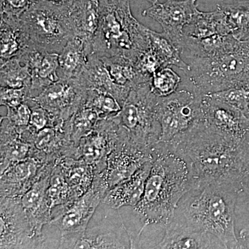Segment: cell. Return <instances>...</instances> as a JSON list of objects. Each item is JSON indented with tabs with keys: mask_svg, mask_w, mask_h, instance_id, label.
<instances>
[{
	"mask_svg": "<svg viewBox=\"0 0 249 249\" xmlns=\"http://www.w3.org/2000/svg\"><path fill=\"white\" fill-rule=\"evenodd\" d=\"M240 249H249V227L244 228L239 232Z\"/></svg>",
	"mask_w": 249,
	"mask_h": 249,
	"instance_id": "obj_45",
	"label": "cell"
},
{
	"mask_svg": "<svg viewBox=\"0 0 249 249\" xmlns=\"http://www.w3.org/2000/svg\"><path fill=\"white\" fill-rule=\"evenodd\" d=\"M217 34L227 35L224 33L222 16L217 9L212 12L199 11L183 31V36L196 39L205 38Z\"/></svg>",
	"mask_w": 249,
	"mask_h": 249,
	"instance_id": "obj_32",
	"label": "cell"
},
{
	"mask_svg": "<svg viewBox=\"0 0 249 249\" xmlns=\"http://www.w3.org/2000/svg\"><path fill=\"white\" fill-rule=\"evenodd\" d=\"M181 77L168 67H162L154 73L150 80L152 92L158 97H165L178 91Z\"/></svg>",
	"mask_w": 249,
	"mask_h": 249,
	"instance_id": "obj_38",
	"label": "cell"
},
{
	"mask_svg": "<svg viewBox=\"0 0 249 249\" xmlns=\"http://www.w3.org/2000/svg\"><path fill=\"white\" fill-rule=\"evenodd\" d=\"M100 58L107 69L112 83L126 92L129 93L137 85L151 80L142 74L129 59L122 56Z\"/></svg>",
	"mask_w": 249,
	"mask_h": 249,
	"instance_id": "obj_29",
	"label": "cell"
},
{
	"mask_svg": "<svg viewBox=\"0 0 249 249\" xmlns=\"http://www.w3.org/2000/svg\"><path fill=\"white\" fill-rule=\"evenodd\" d=\"M200 120L216 133L235 140L245 141L249 130L248 117L209 94L201 96Z\"/></svg>",
	"mask_w": 249,
	"mask_h": 249,
	"instance_id": "obj_12",
	"label": "cell"
},
{
	"mask_svg": "<svg viewBox=\"0 0 249 249\" xmlns=\"http://www.w3.org/2000/svg\"><path fill=\"white\" fill-rule=\"evenodd\" d=\"M54 166L55 165L47 168L30 189L19 198L31 223L40 232H42L44 226L49 224L52 220L53 209L47 196V189Z\"/></svg>",
	"mask_w": 249,
	"mask_h": 249,
	"instance_id": "obj_21",
	"label": "cell"
},
{
	"mask_svg": "<svg viewBox=\"0 0 249 249\" xmlns=\"http://www.w3.org/2000/svg\"><path fill=\"white\" fill-rule=\"evenodd\" d=\"M99 115L91 108L84 107L78 111L65 123V128L70 142L78 146L83 137H86L101 120Z\"/></svg>",
	"mask_w": 249,
	"mask_h": 249,
	"instance_id": "obj_33",
	"label": "cell"
},
{
	"mask_svg": "<svg viewBox=\"0 0 249 249\" xmlns=\"http://www.w3.org/2000/svg\"><path fill=\"white\" fill-rule=\"evenodd\" d=\"M249 119V130L248 132H247V137H246L245 141L246 142H247V144H248L249 146V116L248 117Z\"/></svg>",
	"mask_w": 249,
	"mask_h": 249,
	"instance_id": "obj_47",
	"label": "cell"
},
{
	"mask_svg": "<svg viewBox=\"0 0 249 249\" xmlns=\"http://www.w3.org/2000/svg\"><path fill=\"white\" fill-rule=\"evenodd\" d=\"M119 137V124L114 116L101 119L95 128L80 140L77 146L78 158L91 165L95 173H103Z\"/></svg>",
	"mask_w": 249,
	"mask_h": 249,
	"instance_id": "obj_13",
	"label": "cell"
},
{
	"mask_svg": "<svg viewBox=\"0 0 249 249\" xmlns=\"http://www.w3.org/2000/svg\"><path fill=\"white\" fill-rule=\"evenodd\" d=\"M165 229L163 239L154 249H226L216 236L192 230L174 221Z\"/></svg>",
	"mask_w": 249,
	"mask_h": 249,
	"instance_id": "obj_20",
	"label": "cell"
},
{
	"mask_svg": "<svg viewBox=\"0 0 249 249\" xmlns=\"http://www.w3.org/2000/svg\"><path fill=\"white\" fill-rule=\"evenodd\" d=\"M109 191L102 174H96L92 186L84 195L69 204L57 206L49 224L60 231L61 237L78 235L87 230L90 219Z\"/></svg>",
	"mask_w": 249,
	"mask_h": 249,
	"instance_id": "obj_10",
	"label": "cell"
},
{
	"mask_svg": "<svg viewBox=\"0 0 249 249\" xmlns=\"http://www.w3.org/2000/svg\"><path fill=\"white\" fill-rule=\"evenodd\" d=\"M188 60L189 69L185 73L192 88L201 94L249 82V41H240L233 51L224 55Z\"/></svg>",
	"mask_w": 249,
	"mask_h": 249,
	"instance_id": "obj_6",
	"label": "cell"
},
{
	"mask_svg": "<svg viewBox=\"0 0 249 249\" xmlns=\"http://www.w3.org/2000/svg\"><path fill=\"white\" fill-rule=\"evenodd\" d=\"M165 143L186 162L193 188L224 181L242 182L249 176V146L246 141L216 133L201 120Z\"/></svg>",
	"mask_w": 249,
	"mask_h": 249,
	"instance_id": "obj_1",
	"label": "cell"
},
{
	"mask_svg": "<svg viewBox=\"0 0 249 249\" xmlns=\"http://www.w3.org/2000/svg\"><path fill=\"white\" fill-rule=\"evenodd\" d=\"M77 78L82 80L89 89L93 88L111 93L122 107L128 96L129 93L112 83L102 60L95 54L89 55L86 67Z\"/></svg>",
	"mask_w": 249,
	"mask_h": 249,
	"instance_id": "obj_27",
	"label": "cell"
},
{
	"mask_svg": "<svg viewBox=\"0 0 249 249\" xmlns=\"http://www.w3.org/2000/svg\"><path fill=\"white\" fill-rule=\"evenodd\" d=\"M29 99V90L27 88H1L0 105L6 108H16L27 102Z\"/></svg>",
	"mask_w": 249,
	"mask_h": 249,
	"instance_id": "obj_41",
	"label": "cell"
},
{
	"mask_svg": "<svg viewBox=\"0 0 249 249\" xmlns=\"http://www.w3.org/2000/svg\"><path fill=\"white\" fill-rule=\"evenodd\" d=\"M243 210L249 213V176L244 178L241 183V189L236 204L235 213Z\"/></svg>",
	"mask_w": 249,
	"mask_h": 249,
	"instance_id": "obj_44",
	"label": "cell"
},
{
	"mask_svg": "<svg viewBox=\"0 0 249 249\" xmlns=\"http://www.w3.org/2000/svg\"><path fill=\"white\" fill-rule=\"evenodd\" d=\"M211 97L235 108L244 115L249 116V82L240 83L229 89L208 93Z\"/></svg>",
	"mask_w": 249,
	"mask_h": 249,
	"instance_id": "obj_37",
	"label": "cell"
},
{
	"mask_svg": "<svg viewBox=\"0 0 249 249\" xmlns=\"http://www.w3.org/2000/svg\"><path fill=\"white\" fill-rule=\"evenodd\" d=\"M152 160L151 154L119 137L115 146L108 156L106 169L101 174L109 190L130 178L146 162Z\"/></svg>",
	"mask_w": 249,
	"mask_h": 249,
	"instance_id": "obj_16",
	"label": "cell"
},
{
	"mask_svg": "<svg viewBox=\"0 0 249 249\" xmlns=\"http://www.w3.org/2000/svg\"><path fill=\"white\" fill-rule=\"evenodd\" d=\"M7 118L12 124L19 128H27L30 123L31 108L28 102L22 103L16 108H6Z\"/></svg>",
	"mask_w": 249,
	"mask_h": 249,
	"instance_id": "obj_42",
	"label": "cell"
},
{
	"mask_svg": "<svg viewBox=\"0 0 249 249\" xmlns=\"http://www.w3.org/2000/svg\"><path fill=\"white\" fill-rule=\"evenodd\" d=\"M59 249H131V241L123 221H103L82 233L61 237Z\"/></svg>",
	"mask_w": 249,
	"mask_h": 249,
	"instance_id": "obj_14",
	"label": "cell"
},
{
	"mask_svg": "<svg viewBox=\"0 0 249 249\" xmlns=\"http://www.w3.org/2000/svg\"><path fill=\"white\" fill-rule=\"evenodd\" d=\"M147 29L132 16L129 0H101L93 53L100 58L122 56L135 63L150 46Z\"/></svg>",
	"mask_w": 249,
	"mask_h": 249,
	"instance_id": "obj_4",
	"label": "cell"
},
{
	"mask_svg": "<svg viewBox=\"0 0 249 249\" xmlns=\"http://www.w3.org/2000/svg\"><path fill=\"white\" fill-rule=\"evenodd\" d=\"M93 53L92 45L75 36L68 41L58 55V75L60 79L76 78L88 64Z\"/></svg>",
	"mask_w": 249,
	"mask_h": 249,
	"instance_id": "obj_25",
	"label": "cell"
},
{
	"mask_svg": "<svg viewBox=\"0 0 249 249\" xmlns=\"http://www.w3.org/2000/svg\"><path fill=\"white\" fill-rule=\"evenodd\" d=\"M152 166L141 201L133 207L139 234L150 225L165 229L173 220L178 203L194 186L186 162L159 142L152 152Z\"/></svg>",
	"mask_w": 249,
	"mask_h": 249,
	"instance_id": "obj_2",
	"label": "cell"
},
{
	"mask_svg": "<svg viewBox=\"0 0 249 249\" xmlns=\"http://www.w3.org/2000/svg\"><path fill=\"white\" fill-rule=\"evenodd\" d=\"M149 1H151V2L155 4V3L157 2V0H149Z\"/></svg>",
	"mask_w": 249,
	"mask_h": 249,
	"instance_id": "obj_48",
	"label": "cell"
},
{
	"mask_svg": "<svg viewBox=\"0 0 249 249\" xmlns=\"http://www.w3.org/2000/svg\"><path fill=\"white\" fill-rule=\"evenodd\" d=\"M31 84L29 67L19 58L11 59L0 65L1 88H27L29 90Z\"/></svg>",
	"mask_w": 249,
	"mask_h": 249,
	"instance_id": "obj_34",
	"label": "cell"
},
{
	"mask_svg": "<svg viewBox=\"0 0 249 249\" xmlns=\"http://www.w3.org/2000/svg\"><path fill=\"white\" fill-rule=\"evenodd\" d=\"M224 33L240 41H249V1L217 5Z\"/></svg>",
	"mask_w": 249,
	"mask_h": 249,
	"instance_id": "obj_30",
	"label": "cell"
},
{
	"mask_svg": "<svg viewBox=\"0 0 249 249\" xmlns=\"http://www.w3.org/2000/svg\"><path fill=\"white\" fill-rule=\"evenodd\" d=\"M100 1L74 0L70 9V22L75 36H79L91 45L99 22Z\"/></svg>",
	"mask_w": 249,
	"mask_h": 249,
	"instance_id": "obj_26",
	"label": "cell"
},
{
	"mask_svg": "<svg viewBox=\"0 0 249 249\" xmlns=\"http://www.w3.org/2000/svg\"><path fill=\"white\" fill-rule=\"evenodd\" d=\"M196 1V0H167L163 3L157 2L144 10L142 15L160 23L163 32L180 46L185 28L199 12Z\"/></svg>",
	"mask_w": 249,
	"mask_h": 249,
	"instance_id": "obj_15",
	"label": "cell"
},
{
	"mask_svg": "<svg viewBox=\"0 0 249 249\" xmlns=\"http://www.w3.org/2000/svg\"><path fill=\"white\" fill-rule=\"evenodd\" d=\"M67 6L37 0L20 17L34 47L59 53L75 34Z\"/></svg>",
	"mask_w": 249,
	"mask_h": 249,
	"instance_id": "obj_7",
	"label": "cell"
},
{
	"mask_svg": "<svg viewBox=\"0 0 249 249\" xmlns=\"http://www.w3.org/2000/svg\"><path fill=\"white\" fill-rule=\"evenodd\" d=\"M34 134L28 127L19 128L1 116L0 174L10 165L31 157Z\"/></svg>",
	"mask_w": 249,
	"mask_h": 249,
	"instance_id": "obj_18",
	"label": "cell"
},
{
	"mask_svg": "<svg viewBox=\"0 0 249 249\" xmlns=\"http://www.w3.org/2000/svg\"><path fill=\"white\" fill-rule=\"evenodd\" d=\"M96 111L101 119L117 115L122 109L120 103L111 93L90 88L85 106Z\"/></svg>",
	"mask_w": 249,
	"mask_h": 249,
	"instance_id": "obj_36",
	"label": "cell"
},
{
	"mask_svg": "<svg viewBox=\"0 0 249 249\" xmlns=\"http://www.w3.org/2000/svg\"><path fill=\"white\" fill-rule=\"evenodd\" d=\"M150 80L131 90L120 112L114 118L122 140L152 155L154 147L160 142L161 129L157 112L160 97L152 92Z\"/></svg>",
	"mask_w": 249,
	"mask_h": 249,
	"instance_id": "obj_5",
	"label": "cell"
},
{
	"mask_svg": "<svg viewBox=\"0 0 249 249\" xmlns=\"http://www.w3.org/2000/svg\"><path fill=\"white\" fill-rule=\"evenodd\" d=\"M58 55L59 53L32 47L19 57L21 61L27 64L30 71L29 98L38 96L42 90L60 79Z\"/></svg>",
	"mask_w": 249,
	"mask_h": 249,
	"instance_id": "obj_19",
	"label": "cell"
},
{
	"mask_svg": "<svg viewBox=\"0 0 249 249\" xmlns=\"http://www.w3.org/2000/svg\"><path fill=\"white\" fill-rule=\"evenodd\" d=\"M31 4L32 0H1V16L19 18Z\"/></svg>",
	"mask_w": 249,
	"mask_h": 249,
	"instance_id": "obj_43",
	"label": "cell"
},
{
	"mask_svg": "<svg viewBox=\"0 0 249 249\" xmlns=\"http://www.w3.org/2000/svg\"><path fill=\"white\" fill-rule=\"evenodd\" d=\"M45 237L33 225L19 198L0 197V249H42Z\"/></svg>",
	"mask_w": 249,
	"mask_h": 249,
	"instance_id": "obj_9",
	"label": "cell"
},
{
	"mask_svg": "<svg viewBox=\"0 0 249 249\" xmlns=\"http://www.w3.org/2000/svg\"><path fill=\"white\" fill-rule=\"evenodd\" d=\"M36 1H37V0H32V3ZM43 1H49V2L53 3L54 4L60 5V6L71 7L74 0H43Z\"/></svg>",
	"mask_w": 249,
	"mask_h": 249,
	"instance_id": "obj_46",
	"label": "cell"
},
{
	"mask_svg": "<svg viewBox=\"0 0 249 249\" xmlns=\"http://www.w3.org/2000/svg\"><path fill=\"white\" fill-rule=\"evenodd\" d=\"M240 40L231 35L217 34L196 39L183 36L180 42L182 53L186 52L187 59L213 58L231 52Z\"/></svg>",
	"mask_w": 249,
	"mask_h": 249,
	"instance_id": "obj_24",
	"label": "cell"
},
{
	"mask_svg": "<svg viewBox=\"0 0 249 249\" xmlns=\"http://www.w3.org/2000/svg\"><path fill=\"white\" fill-rule=\"evenodd\" d=\"M62 175L76 199L84 195L92 186L94 170L91 165L80 159L62 157L55 160Z\"/></svg>",
	"mask_w": 249,
	"mask_h": 249,
	"instance_id": "obj_28",
	"label": "cell"
},
{
	"mask_svg": "<svg viewBox=\"0 0 249 249\" xmlns=\"http://www.w3.org/2000/svg\"><path fill=\"white\" fill-rule=\"evenodd\" d=\"M31 108L30 123L28 128L33 134L47 127H61L65 123L57 121L45 108L41 107L34 101L29 99L27 101Z\"/></svg>",
	"mask_w": 249,
	"mask_h": 249,
	"instance_id": "obj_39",
	"label": "cell"
},
{
	"mask_svg": "<svg viewBox=\"0 0 249 249\" xmlns=\"http://www.w3.org/2000/svg\"><path fill=\"white\" fill-rule=\"evenodd\" d=\"M55 163H46L34 157L15 163L1 173L0 196L20 198Z\"/></svg>",
	"mask_w": 249,
	"mask_h": 249,
	"instance_id": "obj_17",
	"label": "cell"
},
{
	"mask_svg": "<svg viewBox=\"0 0 249 249\" xmlns=\"http://www.w3.org/2000/svg\"><path fill=\"white\" fill-rule=\"evenodd\" d=\"M134 65L142 74L150 78L157 70L165 67L164 64L150 46L139 53Z\"/></svg>",
	"mask_w": 249,
	"mask_h": 249,
	"instance_id": "obj_40",
	"label": "cell"
},
{
	"mask_svg": "<svg viewBox=\"0 0 249 249\" xmlns=\"http://www.w3.org/2000/svg\"><path fill=\"white\" fill-rule=\"evenodd\" d=\"M0 29V65L11 59L19 58L34 47L20 18L1 16Z\"/></svg>",
	"mask_w": 249,
	"mask_h": 249,
	"instance_id": "obj_23",
	"label": "cell"
},
{
	"mask_svg": "<svg viewBox=\"0 0 249 249\" xmlns=\"http://www.w3.org/2000/svg\"><path fill=\"white\" fill-rule=\"evenodd\" d=\"M88 90L79 78L59 79L29 99L47 109L59 122L65 123L84 107Z\"/></svg>",
	"mask_w": 249,
	"mask_h": 249,
	"instance_id": "obj_11",
	"label": "cell"
},
{
	"mask_svg": "<svg viewBox=\"0 0 249 249\" xmlns=\"http://www.w3.org/2000/svg\"><path fill=\"white\" fill-rule=\"evenodd\" d=\"M149 45L160 59L165 67L173 65L186 72L189 65L181 58L182 49L178 43L170 39L164 32L157 33L147 29Z\"/></svg>",
	"mask_w": 249,
	"mask_h": 249,
	"instance_id": "obj_31",
	"label": "cell"
},
{
	"mask_svg": "<svg viewBox=\"0 0 249 249\" xmlns=\"http://www.w3.org/2000/svg\"><path fill=\"white\" fill-rule=\"evenodd\" d=\"M152 166V160L146 162L130 178L110 188L103 197V204L114 210L137 206L143 195Z\"/></svg>",
	"mask_w": 249,
	"mask_h": 249,
	"instance_id": "obj_22",
	"label": "cell"
},
{
	"mask_svg": "<svg viewBox=\"0 0 249 249\" xmlns=\"http://www.w3.org/2000/svg\"><path fill=\"white\" fill-rule=\"evenodd\" d=\"M241 183L224 181L194 187L181 198L172 221L216 236L226 249H240L235 233V209Z\"/></svg>",
	"mask_w": 249,
	"mask_h": 249,
	"instance_id": "obj_3",
	"label": "cell"
},
{
	"mask_svg": "<svg viewBox=\"0 0 249 249\" xmlns=\"http://www.w3.org/2000/svg\"><path fill=\"white\" fill-rule=\"evenodd\" d=\"M47 196L52 209L76 199L65 177L55 164L49 179Z\"/></svg>",
	"mask_w": 249,
	"mask_h": 249,
	"instance_id": "obj_35",
	"label": "cell"
},
{
	"mask_svg": "<svg viewBox=\"0 0 249 249\" xmlns=\"http://www.w3.org/2000/svg\"><path fill=\"white\" fill-rule=\"evenodd\" d=\"M201 96L192 88L160 98L157 109L161 129L160 142H171L200 120Z\"/></svg>",
	"mask_w": 249,
	"mask_h": 249,
	"instance_id": "obj_8",
	"label": "cell"
}]
</instances>
